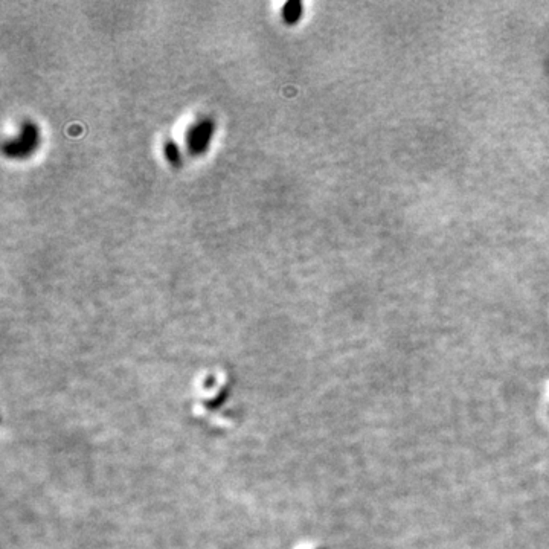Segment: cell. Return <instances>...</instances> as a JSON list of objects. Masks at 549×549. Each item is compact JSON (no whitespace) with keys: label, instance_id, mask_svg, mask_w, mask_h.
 <instances>
[{"label":"cell","instance_id":"cell-1","mask_svg":"<svg viewBox=\"0 0 549 549\" xmlns=\"http://www.w3.org/2000/svg\"><path fill=\"white\" fill-rule=\"evenodd\" d=\"M210 134H213V121H202L197 124L194 129L189 133L188 137V144H189V150L193 153L198 154L206 150V146L209 144Z\"/></svg>","mask_w":549,"mask_h":549},{"label":"cell","instance_id":"cell-4","mask_svg":"<svg viewBox=\"0 0 549 549\" xmlns=\"http://www.w3.org/2000/svg\"><path fill=\"white\" fill-rule=\"evenodd\" d=\"M166 154H168V159L176 162L178 159V154H177V146L174 144H168L166 145Z\"/></svg>","mask_w":549,"mask_h":549},{"label":"cell","instance_id":"cell-3","mask_svg":"<svg viewBox=\"0 0 549 549\" xmlns=\"http://www.w3.org/2000/svg\"><path fill=\"white\" fill-rule=\"evenodd\" d=\"M301 14H302V5L299 2H290L284 6V18H286V22L289 23L298 22Z\"/></svg>","mask_w":549,"mask_h":549},{"label":"cell","instance_id":"cell-2","mask_svg":"<svg viewBox=\"0 0 549 549\" xmlns=\"http://www.w3.org/2000/svg\"><path fill=\"white\" fill-rule=\"evenodd\" d=\"M36 141V129L33 125H25L23 132L20 133L18 141H14L6 145V150H9L11 154H26L28 149H33Z\"/></svg>","mask_w":549,"mask_h":549}]
</instances>
